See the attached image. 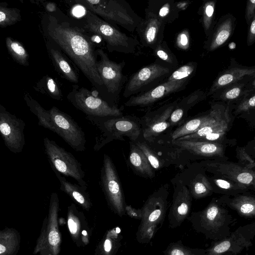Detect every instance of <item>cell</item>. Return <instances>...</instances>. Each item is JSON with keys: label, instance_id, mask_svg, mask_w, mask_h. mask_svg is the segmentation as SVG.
<instances>
[{"label": "cell", "instance_id": "cell-26", "mask_svg": "<svg viewBox=\"0 0 255 255\" xmlns=\"http://www.w3.org/2000/svg\"><path fill=\"white\" fill-rule=\"evenodd\" d=\"M253 78H248L225 87L210 97L214 101L235 105L248 94L246 86Z\"/></svg>", "mask_w": 255, "mask_h": 255}, {"label": "cell", "instance_id": "cell-53", "mask_svg": "<svg viewBox=\"0 0 255 255\" xmlns=\"http://www.w3.org/2000/svg\"><path fill=\"white\" fill-rule=\"evenodd\" d=\"M5 251V247L1 244L0 245V253L1 254L3 253H4Z\"/></svg>", "mask_w": 255, "mask_h": 255}, {"label": "cell", "instance_id": "cell-27", "mask_svg": "<svg viewBox=\"0 0 255 255\" xmlns=\"http://www.w3.org/2000/svg\"><path fill=\"white\" fill-rule=\"evenodd\" d=\"M219 200L223 205L236 211L242 217L248 218L255 217V196L237 195L231 198L222 197Z\"/></svg>", "mask_w": 255, "mask_h": 255}, {"label": "cell", "instance_id": "cell-8", "mask_svg": "<svg viewBox=\"0 0 255 255\" xmlns=\"http://www.w3.org/2000/svg\"><path fill=\"white\" fill-rule=\"evenodd\" d=\"M43 144L45 154L54 173L73 178L78 184L87 186L81 164L71 153L46 137L43 139Z\"/></svg>", "mask_w": 255, "mask_h": 255}, {"label": "cell", "instance_id": "cell-19", "mask_svg": "<svg viewBox=\"0 0 255 255\" xmlns=\"http://www.w3.org/2000/svg\"><path fill=\"white\" fill-rule=\"evenodd\" d=\"M96 54L100 57V60H97V67L103 84L109 92L115 93L121 86L125 63H118L111 60L101 49H97Z\"/></svg>", "mask_w": 255, "mask_h": 255}, {"label": "cell", "instance_id": "cell-30", "mask_svg": "<svg viewBox=\"0 0 255 255\" xmlns=\"http://www.w3.org/2000/svg\"><path fill=\"white\" fill-rule=\"evenodd\" d=\"M188 188L193 198L195 199L205 197L213 192V187L209 179L202 173L196 174L190 180Z\"/></svg>", "mask_w": 255, "mask_h": 255}, {"label": "cell", "instance_id": "cell-37", "mask_svg": "<svg viewBox=\"0 0 255 255\" xmlns=\"http://www.w3.org/2000/svg\"><path fill=\"white\" fill-rule=\"evenodd\" d=\"M153 51L156 58L161 61L165 65L172 69L178 66V60L175 54L169 48L166 41L163 40Z\"/></svg>", "mask_w": 255, "mask_h": 255}, {"label": "cell", "instance_id": "cell-10", "mask_svg": "<svg viewBox=\"0 0 255 255\" xmlns=\"http://www.w3.org/2000/svg\"><path fill=\"white\" fill-rule=\"evenodd\" d=\"M77 87L74 86L73 90L67 97L74 107L87 116L107 117H120L123 115L120 109L110 106L88 89Z\"/></svg>", "mask_w": 255, "mask_h": 255}, {"label": "cell", "instance_id": "cell-21", "mask_svg": "<svg viewBox=\"0 0 255 255\" xmlns=\"http://www.w3.org/2000/svg\"><path fill=\"white\" fill-rule=\"evenodd\" d=\"M188 83V81H165L147 91L131 96L125 105L128 107L149 106L171 94L183 90Z\"/></svg>", "mask_w": 255, "mask_h": 255}, {"label": "cell", "instance_id": "cell-41", "mask_svg": "<svg viewBox=\"0 0 255 255\" xmlns=\"http://www.w3.org/2000/svg\"><path fill=\"white\" fill-rule=\"evenodd\" d=\"M45 91L52 98L59 100L61 97L60 90L55 81L51 77L47 76L45 78Z\"/></svg>", "mask_w": 255, "mask_h": 255}, {"label": "cell", "instance_id": "cell-38", "mask_svg": "<svg viewBox=\"0 0 255 255\" xmlns=\"http://www.w3.org/2000/svg\"><path fill=\"white\" fill-rule=\"evenodd\" d=\"M134 142L143 152L155 170H160L165 166V160L159 157L146 142L137 140Z\"/></svg>", "mask_w": 255, "mask_h": 255}, {"label": "cell", "instance_id": "cell-24", "mask_svg": "<svg viewBox=\"0 0 255 255\" xmlns=\"http://www.w3.org/2000/svg\"><path fill=\"white\" fill-rule=\"evenodd\" d=\"M171 143L195 155L207 157H223L224 155L225 148L221 143L192 140H174Z\"/></svg>", "mask_w": 255, "mask_h": 255}, {"label": "cell", "instance_id": "cell-31", "mask_svg": "<svg viewBox=\"0 0 255 255\" xmlns=\"http://www.w3.org/2000/svg\"><path fill=\"white\" fill-rule=\"evenodd\" d=\"M216 2V0L204 1L198 11L201 15L200 21L206 38L209 36L216 23L215 21Z\"/></svg>", "mask_w": 255, "mask_h": 255}, {"label": "cell", "instance_id": "cell-17", "mask_svg": "<svg viewBox=\"0 0 255 255\" xmlns=\"http://www.w3.org/2000/svg\"><path fill=\"white\" fill-rule=\"evenodd\" d=\"M174 189L168 214L169 227H180L189 216L193 197L187 186L181 180L174 184Z\"/></svg>", "mask_w": 255, "mask_h": 255}, {"label": "cell", "instance_id": "cell-29", "mask_svg": "<svg viewBox=\"0 0 255 255\" xmlns=\"http://www.w3.org/2000/svg\"><path fill=\"white\" fill-rule=\"evenodd\" d=\"M60 182V190L70 196L81 205L87 206L89 204V197L86 192L88 187L72 183L68 181L65 176L55 172Z\"/></svg>", "mask_w": 255, "mask_h": 255}, {"label": "cell", "instance_id": "cell-15", "mask_svg": "<svg viewBox=\"0 0 255 255\" xmlns=\"http://www.w3.org/2000/svg\"><path fill=\"white\" fill-rule=\"evenodd\" d=\"M173 69L158 62L144 66L134 73L128 80L124 96L131 97L153 82L168 77Z\"/></svg>", "mask_w": 255, "mask_h": 255}, {"label": "cell", "instance_id": "cell-5", "mask_svg": "<svg viewBox=\"0 0 255 255\" xmlns=\"http://www.w3.org/2000/svg\"><path fill=\"white\" fill-rule=\"evenodd\" d=\"M87 119L100 130L94 146L95 151L113 139L124 140V136L135 142L142 132L140 121L138 122L132 117L87 116Z\"/></svg>", "mask_w": 255, "mask_h": 255}, {"label": "cell", "instance_id": "cell-43", "mask_svg": "<svg viewBox=\"0 0 255 255\" xmlns=\"http://www.w3.org/2000/svg\"><path fill=\"white\" fill-rule=\"evenodd\" d=\"M255 14V0H249L247 1L245 18L249 26Z\"/></svg>", "mask_w": 255, "mask_h": 255}, {"label": "cell", "instance_id": "cell-11", "mask_svg": "<svg viewBox=\"0 0 255 255\" xmlns=\"http://www.w3.org/2000/svg\"><path fill=\"white\" fill-rule=\"evenodd\" d=\"M255 237V221L239 227L228 237L216 242L206 249L208 255H222L230 253L233 255L240 254L253 246Z\"/></svg>", "mask_w": 255, "mask_h": 255}, {"label": "cell", "instance_id": "cell-36", "mask_svg": "<svg viewBox=\"0 0 255 255\" xmlns=\"http://www.w3.org/2000/svg\"><path fill=\"white\" fill-rule=\"evenodd\" d=\"M212 181L216 187L220 190L219 192L227 195L236 196L248 189V187L245 185L222 177L213 178Z\"/></svg>", "mask_w": 255, "mask_h": 255}, {"label": "cell", "instance_id": "cell-25", "mask_svg": "<svg viewBox=\"0 0 255 255\" xmlns=\"http://www.w3.org/2000/svg\"><path fill=\"white\" fill-rule=\"evenodd\" d=\"M180 12L174 0H150L145 9V13L154 15L166 24L177 19Z\"/></svg>", "mask_w": 255, "mask_h": 255}, {"label": "cell", "instance_id": "cell-6", "mask_svg": "<svg viewBox=\"0 0 255 255\" xmlns=\"http://www.w3.org/2000/svg\"><path fill=\"white\" fill-rule=\"evenodd\" d=\"M78 2L108 22L118 25L131 32L135 31L142 18L125 0H85Z\"/></svg>", "mask_w": 255, "mask_h": 255}, {"label": "cell", "instance_id": "cell-9", "mask_svg": "<svg viewBox=\"0 0 255 255\" xmlns=\"http://www.w3.org/2000/svg\"><path fill=\"white\" fill-rule=\"evenodd\" d=\"M100 186L114 212L120 217L124 216L126 204L122 186L115 166L106 154L100 171Z\"/></svg>", "mask_w": 255, "mask_h": 255}, {"label": "cell", "instance_id": "cell-39", "mask_svg": "<svg viewBox=\"0 0 255 255\" xmlns=\"http://www.w3.org/2000/svg\"><path fill=\"white\" fill-rule=\"evenodd\" d=\"M21 20L20 11L15 8L0 5V26L6 27L13 25Z\"/></svg>", "mask_w": 255, "mask_h": 255}, {"label": "cell", "instance_id": "cell-13", "mask_svg": "<svg viewBox=\"0 0 255 255\" xmlns=\"http://www.w3.org/2000/svg\"><path fill=\"white\" fill-rule=\"evenodd\" d=\"M25 124L21 119L0 105V131L7 148L12 152H21L25 145Z\"/></svg>", "mask_w": 255, "mask_h": 255}, {"label": "cell", "instance_id": "cell-22", "mask_svg": "<svg viewBox=\"0 0 255 255\" xmlns=\"http://www.w3.org/2000/svg\"><path fill=\"white\" fill-rule=\"evenodd\" d=\"M145 14L135 31L141 44L153 50L164 40L166 24L152 14Z\"/></svg>", "mask_w": 255, "mask_h": 255}, {"label": "cell", "instance_id": "cell-16", "mask_svg": "<svg viewBox=\"0 0 255 255\" xmlns=\"http://www.w3.org/2000/svg\"><path fill=\"white\" fill-rule=\"evenodd\" d=\"M179 101L178 99L164 105L146 113L142 118L140 120L142 133L146 141H153L157 136L171 126L169 118Z\"/></svg>", "mask_w": 255, "mask_h": 255}, {"label": "cell", "instance_id": "cell-20", "mask_svg": "<svg viewBox=\"0 0 255 255\" xmlns=\"http://www.w3.org/2000/svg\"><path fill=\"white\" fill-rule=\"evenodd\" d=\"M237 25L236 17L231 13L221 16L209 36L204 43V48L208 52L225 46L232 38Z\"/></svg>", "mask_w": 255, "mask_h": 255}, {"label": "cell", "instance_id": "cell-48", "mask_svg": "<svg viewBox=\"0 0 255 255\" xmlns=\"http://www.w3.org/2000/svg\"><path fill=\"white\" fill-rule=\"evenodd\" d=\"M49 242L52 246L56 245L60 241V237L58 233L55 231H52L49 234Z\"/></svg>", "mask_w": 255, "mask_h": 255}, {"label": "cell", "instance_id": "cell-52", "mask_svg": "<svg viewBox=\"0 0 255 255\" xmlns=\"http://www.w3.org/2000/svg\"><path fill=\"white\" fill-rule=\"evenodd\" d=\"M45 8L49 12L55 11L57 8L56 4L53 2H49L45 5Z\"/></svg>", "mask_w": 255, "mask_h": 255}, {"label": "cell", "instance_id": "cell-2", "mask_svg": "<svg viewBox=\"0 0 255 255\" xmlns=\"http://www.w3.org/2000/svg\"><path fill=\"white\" fill-rule=\"evenodd\" d=\"M24 99L30 111L37 118L39 126L58 134L74 150H85V133L71 117L56 107L49 110L44 109L28 94L25 95Z\"/></svg>", "mask_w": 255, "mask_h": 255}, {"label": "cell", "instance_id": "cell-28", "mask_svg": "<svg viewBox=\"0 0 255 255\" xmlns=\"http://www.w3.org/2000/svg\"><path fill=\"white\" fill-rule=\"evenodd\" d=\"M129 161L134 169L144 177H155V170L151 166L143 152L134 142H130Z\"/></svg>", "mask_w": 255, "mask_h": 255}, {"label": "cell", "instance_id": "cell-12", "mask_svg": "<svg viewBox=\"0 0 255 255\" xmlns=\"http://www.w3.org/2000/svg\"><path fill=\"white\" fill-rule=\"evenodd\" d=\"M234 107V104L225 103L214 123L202 127L193 133L176 140H192L221 143L231 122L232 111Z\"/></svg>", "mask_w": 255, "mask_h": 255}, {"label": "cell", "instance_id": "cell-32", "mask_svg": "<svg viewBox=\"0 0 255 255\" xmlns=\"http://www.w3.org/2000/svg\"><path fill=\"white\" fill-rule=\"evenodd\" d=\"M51 57L57 67L64 77L71 82L77 83L78 76L72 66L58 50L50 49Z\"/></svg>", "mask_w": 255, "mask_h": 255}, {"label": "cell", "instance_id": "cell-4", "mask_svg": "<svg viewBox=\"0 0 255 255\" xmlns=\"http://www.w3.org/2000/svg\"><path fill=\"white\" fill-rule=\"evenodd\" d=\"M168 184H164L152 193L142 207V216L136 232V241L148 244L162 227L168 208Z\"/></svg>", "mask_w": 255, "mask_h": 255}, {"label": "cell", "instance_id": "cell-56", "mask_svg": "<svg viewBox=\"0 0 255 255\" xmlns=\"http://www.w3.org/2000/svg\"><path fill=\"white\" fill-rule=\"evenodd\" d=\"M245 255H249L248 254H246Z\"/></svg>", "mask_w": 255, "mask_h": 255}, {"label": "cell", "instance_id": "cell-33", "mask_svg": "<svg viewBox=\"0 0 255 255\" xmlns=\"http://www.w3.org/2000/svg\"><path fill=\"white\" fill-rule=\"evenodd\" d=\"M5 43L8 52L18 64L28 65L29 55L21 43L11 37L5 38Z\"/></svg>", "mask_w": 255, "mask_h": 255}, {"label": "cell", "instance_id": "cell-3", "mask_svg": "<svg viewBox=\"0 0 255 255\" xmlns=\"http://www.w3.org/2000/svg\"><path fill=\"white\" fill-rule=\"evenodd\" d=\"M192 228L207 240L216 242L231 233L232 215L219 199H213L203 210L193 212L187 218Z\"/></svg>", "mask_w": 255, "mask_h": 255}, {"label": "cell", "instance_id": "cell-44", "mask_svg": "<svg viewBox=\"0 0 255 255\" xmlns=\"http://www.w3.org/2000/svg\"><path fill=\"white\" fill-rule=\"evenodd\" d=\"M255 42V14L248 26L247 36V46H250Z\"/></svg>", "mask_w": 255, "mask_h": 255}, {"label": "cell", "instance_id": "cell-45", "mask_svg": "<svg viewBox=\"0 0 255 255\" xmlns=\"http://www.w3.org/2000/svg\"><path fill=\"white\" fill-rule=\"evenodd\" d=\"M184 115V113L181 109L176 107L169 118L171 126L176 125L182 119Z\"/></svg>", "mask_w": 255, "mask_h": 255}, {"label": "cell", "instance_id": "cell-1", "mask_svg": "<svg viewBox=\"0 0 255 255\" xmlns=\"http://www.w3.org/2000/svg\"><path fill=\"white\" fill-rule=\"evenodd\" d=\"M47 31L91 82L99 86L104 84L97 67V55L94 43L82 29L50 15Z\"/></svg>", "mask_w": 255, "mask_h": 255}, {"label": "cell", "instance_id": "cell-51", "mask_svg": "<svg viewBox=\"0 0 255 255\" xmlns=\"http://www.w3.org/2000/svg\"><path fill=\"white\" fill-rule=\"evenodd\" d=\"M69 228L71 234H75L77 231V225L74 220L70 218L68 222Z\"/></svg>", "mask_w": 255, "mask_h": 255}, {"label": "cell", "instance_id": "cell-40", "mask_svg": "<svg viewBox=\"0 0 255 255\" xmlns=\"http://www.w3.org/2000/svg\"><path fill=\"white\" fill-rule=\"evenodd\" d=\"M234 110L233 113L236 116L255 112V94L246 95L235 105Z\"/></svg>", "mask_w": 255, "mask_h": 255}, {"label": "cell", "instance_id": "cell-54", "mask_svg": "<svg viewBox=\"0 0 255 255\" xmlns=\"http://www.w3.org/2000/svg\"><path fill=\"white\" fill-rule=\"evenodd\" d=\"M222 255H233L231 253H225L224 254H223Z\"/></svg>", "mask_w": 255, "mask_h": 255}, {"label": "cell", "instance_id": "cell-35", "mask_svg": "<svg viewBox=\"0 0 255 255\" xmlns=\"http://www.w3.org/2000/svg\"><path fill=\"white\" fill-rule=\"evenodd\" d=\"M197 68L195 62H189L174 70L166 78L169 82H189L194 75Z\"/></svg>", "mask_w": 255, "mask_h": 255}, {"label": "cell", "instance_id": "cell-46", "mask_svg": "<svg viewBox=\"0 0 255 255\" xmlns=\"http://www.w3.org/2000/svg\"><path fill=\"white\" fill-rule=\"evenodd\" d=\"M126 214L131 218L141 220L142 216L141 209H136L130 205H126L125 208Z\"/></svg>", "mask_w": 255, "mask_h": 255}, {"label": "cell", "instance_id": "cell-47", "mask_svg": "<svg viewBox=\"0 0 255 255\" xmlns=\"http://www.w3.org/2000/svg\"><path fill=\"white\" fill-rule=\"evenodd\" d=\"M238 154L240 159L244 163H247L248 167H255V162L251 157L247 154L244 149L240 148L238 149Z\"/></svg>", "mask_w": 255, "mask_h": 255}, {"label": "cell", "instance_id": "cell-49", "mask_svg": "<svg viewBox=\"0 0 255 255\" xmlns=\"http://www.w3.org/2000/svg\"><path fill=\"white\" fill-rule=\"evenodd\" d=\"M246 90L248 94H255V77L247 85Z\"/></svg>", "mask_w": 255, "mask_h": 255}, {"label": "cell", "instance_id": "cell-55", "mask_svg": "<svg viewBox=\"0 0 255 255\" xmlns=\"http://www.w3.org/2000/svg\"><path fill=\"white\" fill-rule=\"evenodd\" d=\"M82 234H83V235H84V236H86V235H87V232H86V231H83L82 232Z\"/></svg>", "mask_w": 255, "mask_h": 255}, {"label": "cell", "instance_id": "cell-23", "mask_svg": "<svg viewBox=\"0 0 255 255\" xmlns=\"http://www.w3.org/2000/svg\"><path fill=\"white\" fill-rule=\"evenodd\" d=\"M225 102L213 100L210 109L205 114L192 119L177 128L171 135V140L193 133L202 127L214 123Z\"/></svg>", "mask_w": 255, "mask_h": 255}, {"label": "cell", "instance_id": "cell-7", "mask_svg": "<svg viewBox=\"0 0 255 255\" xmlns=\"http://www.w3.org/2000/svg\"><path fill=\"white\" fill-rule=\"evenodd\" d=\"M85 19V28L103 39L110 52L133 54L136 52L139 44L136 38L122 32L90 10L86 11Z\"/></svg>", "mask_w": 255, "mask_h": 255}, {"label": "cell", "instance_id": "cell-34", "mask_svg": "<svg viewBox=\"0 0 255 255\" xmlns=\"http://www.w3.org/2000/svg\"><path fill=\"white\" fill-rule=\"evenodd\" d=\"M163 255H208L206 249L191 248L184 246L181 240L170 243Z\"/></svg>", "mask_w": 255, "mask_h": 255}, {"label": "cell", "instance_id": "cell-42", "mask_svg": "<svg viewBox=\"0 0 255 255\" xmlns=\"http://www.w3.org/2000/svg\"><path fill=\"white\" fill-rule=\"evenodd\" d=\"M175 45L180 50H187L189 48L190 36L187 29L185 28L178 33L176 37Z\"/></svg>", "mask_w": 255, "mask_h": 255}, {"label": "cell", "instance_id": "cell-18", "mask_svg": "<svg viewBox=\"0 0 255 255\" xmlns=\"http://www.w3.org/2000/svg\"><path fill=\"white\" fill-rule=\"evenodd\" d=\"M255 77V66H248L238 62L234 57L230 58L228 67L220 72L212 83L207 96H211L218 90L243 80Z\"/></svg>", "mask_w": 255, "mask_h": 255}, {"label": "cell", "instance_id": "cell-50", "mask_svg": "<svg viewBox=\"0 0 255 255\" xmlns=\"http://www.w3.org/2000/svg\"><path fill=\"white\" fill-rule=\"evenodd\" d=\"M177 6L180 11H182L186 9L190 4L189 0H181L177 1Z\"/></svg>", "mask_w": 255, "mask_h": 255}, {"label": "cell", "instance_id": "cell-14", "mask_svg": "<svg viewBox=\"0 0 255 255\" xmlns=\"http://www.w3.org/2000/svg\"><path fill=\"white\" fill-rule=\"evenodd\" d=\"M200 164L216 176L255 188V170L251 168L228 161L210 160L203 161Z\"/></svg>", "mask_w": 255, "mask_h": 255}]
</instances>
